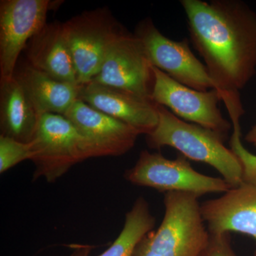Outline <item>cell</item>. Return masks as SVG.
I'll list each match as a JSON object with an SVG mask.
<instances>
[{
	"instance_id": "6da1fadb",
	"label": "cell",
	"mask_w": 256,
	"mask_h": 256,
	"mask_svg": "<svg viewBox=\"0 0 256 256\" xmlns=\"http://www.w3.org/2000/svg\"><path fill=\"white\" fill-rule=\"evenodd\" d=\"M194 46L206 64L214 89L240 127V90L256 73V13L239 0H181Z\"/></svg>"
},
{
	"instance_id": "7a4b0ae2",
	"label": "cell",
	"mask_w": 256,
	"mask_h": 256,
	"mask_svg": "<svg viewBox=\"0 0 256 256\" xmlns=\"http://www.w3.org/2000/svg\"><path fill=\"white\" fill-rule=\"evenodd\" d=\"M156 107L158 126L146 136L150 148L171 146L186 159L214 168L232 188L242 184V164L234 152L224 146L223 138L206 128L183 120L164 106Z\"/></svg>"
},
{
	"instance_id": "3957f363",
	"label": "cell",
	"mask_w": 256,
	"mask_h": 256,
	"mask_svg": "<svg viewBox=\"0 0 256 256\" xmlns=\"http://www.w3.org/2000/svg\"><path fill=\"white\" fill-rule=\"evenodd\" d=\"M200 196L188 192L164 194V214L137 248L136 256H202L210 234L201 214Z\"/></svg>"
},
{
	"instance_id": "277c9868",
	"label": "cell",
	"mask_w": 256,
	"mask_h": 256,
	"mask_svg": "<svg viewBox=\"0 0 256 256\" xmlns=\"http://www.w3.org/2000/svg\"><path fill=\"white\" fill-rule=\"evenodd\" d=\"M32 146L34 164L33 178L54 183L74 165L89 159L84 138L65 116H40Z\"/></svg>"
},
{
	"instance_id": "5b68a950",
	"label": "cell",
	"mask_w": 256,
	"mask_h": 256,
	"mask_svg": "<svg viewBox=\"0 0 256 256\" xmlns=\"http://www.w3.org/2000/svg\"><path fill=\"white\" fill-rule=\"evenodd\" d=\"M79 85L98 74L109 48L126 32L105 9L86 12L64 23Z\"/></svg>"
},
{
	"instance_id": "8992f818",
	"label": "cell",
	"mask_w": 256,
	"mask_h": 256,
	"mask_svg": "<svg viewBox=\"0 0 256 256\" xmlns=\"http://www.w3.org/2000/svg\"><path fill=\"white\" fill-rule=\"evenodd\" d=\"M124 178L132 184L164 194L188 192L200 197L206 194H224L232 188L223 178L196 171L182 154L176 159L170 160L160 153L146 150L140 154L136 164L126 171Z\"/></svg>"
},
{
	"instance_id": "52a82bcc",
	"label": "cell",
	"mask_w": 256,
	"mask_h": 256,
	"mask_svg": "<svg viewBox=\"0 0 256 256\" xmlns=\"http://www.w3.org/2000/svg\"><path fill=\"white\" fill-rule=\"evenodd\" d=\"M154 85L151 100L162 106L186 122L210 130L224 140L232 127L218 108L222 98L216 89L200 92L172 78L159 68L152 66Z\"/></svg>"
},
{
	"instance_id": "ba28073f",
	"label": "cell",
	"mask_w": 256,
	"mask_h": 256,
	"mask_svg": "<svg viewBox=\"0 0 256 256\" xmlns=\"http://www.w3.org/2000/svg\"><path fill=\"white\" fill-rule=\"evenodd\" d=\"M134 34L142 42L152 66L194 90L208 92L214 89L206 66L192 53L188 38L180 42L170 40L150 18L138 25Z\"/></svg>"
},
{
	"instance_id": "9c48e42d",
	"label": "cell",
	"mask_w": 256,
	"mask_h": 256,
	"mask_svg": "<svg viewBox=\"0 0 256 256\" xmlns=\"http://www.w3.org/2000/svg\"><path fill=\"white\" fill-rule=\"evenodd\" d=\"M55 4L48 0L0 2V80L14 77L20 54L44 28L47 13Z\"/></svg>"
},
{
	"instance_id": "30bf717a",
	"label": "cell",
	"mask_w": 256,
	"mask_h": 256,
	"mask_svg": "<svg viewBox=\"0 0 256 256\" xmlns=\"http://www.w3.org/2000/svg\"><path fill=\"white\" fill-rule=\"evenodd\" d=\"M90 82L151 100L154 74L140 40L124 32L110 47L98 74Z\"/></svg>"
},
{
	"instance_id": "8fae6325",
	"label": "cell",
	"mask_w": 256,
	"mask_h": 256,
	"mask_svg": "<svg viewBox=\"0 0 256 256\" xmlns=\"http://www.w3.org/2000/svg\"><path fill=\"white\" fill-rule=\"evenodd\" d=\"M75 126L89 158L118 156L134 148L140 133L78 99L64 114Z\"/></svg>"
},
{
	"instance_id": "7c38bea8",
	"label": "cell",
	"mask_w": 256,
	"mask_h": 256,
	"mask_svg": "<svg viewBox=\"0 0 256 256\" xmlns=\"http://www.w3.org/2000/svg\"><path fill=\"white\" fill-rule=\"evenodd\" d=\"M78 99L110 117L134 128L140 134H148L158 126L156 104L116 88L96 82L80 85Z\"/></svg>"
},
{
	"instance_id": "4fadbf2b",
	"label": "cell",
	"mask_w": 256,
	"mask_h": 256,
	"mask_svg": "<svg viewBox=\"0 0 256 256\" xmlns=\"http://www.w3.org/2000/svg\"><path fill=\"white\" fill-rule=\"evenodd\" d=\"M201 214L210 234H245L256 245V188L242 182L220 197L201 204ZM254 256H256V248Z\"/></svg>"
},
{
	"instance_id": "5bb4252c",
	"label": "cell",
	"mask_w": 256,
	"mask_h": 256,
	"mask_svg": "<svg viewBox=\"0 0 256 256\" xmlns=\"http://www.w3.org/2000/svg\"><path fill=\"white\" fill-rule=\"evenodd\" d=\"M25 50L26 62L34 68L60 82L79 85L64 23L46 24Z\"/></svg>"
},
{
	"instance_id": "9a60e30c",
	"label": "cell",
	"mask_w": 256,
	"mask_h": 256,
	"mask_svg": "<svg viewBox=\"0 0 256 256\" xmlns=\"http://www.w3.org/2000/svg\"><path fill=\"white\" fill-rule=\"evenodd\" d=\"M14 77L40 116H64L78 99L80 85L57 80L34 68L28 62L16 66Z\"/></svg>"
},
{
	"instance_id": "2e32d148",
	"label": "cell",
	"mask_w": 256,
	"mask_h": 256,
	"mask_svg": "<svg viewBox=\"0 0 256 256\" xmlns=\"http://www.w3.org/2000/svg\"><path fill=\"white\" fill-rule=\"evenodd\" d=\"M40 118V114L14 77L0 80V136L30 143Z\"/></svg>"
},
{
	"instance_id": "e0dca14e",
	"label": "cell",
	"mask_w": 256,
	"mask_h": 256,
	"mask_svg": "<svg viewBox=\"0 0 256 256\" xmlns=\"http://www.w3.org/2000/svg\"><path fill=\"white\" fill-rule=\"evenodd\" d=\"M149 204L139 196L127 212L124 228L118 238L106 252L98 256H134L138 246L156 226Z\"/></svg>"
},
{
	"instance_id": "ac0fdd59",
	"label": "cell",
	"mask_w": 256,
	"mask_h": 256,
	"mask_svg": "<svg viewBox=\"0 0 256 256\" xmlns=\"http://www.w3.org/2000/svg\"><path fill=\"white\" fill-rule=\"evenodd\" d=\"M33 156L30 143L15 140L12 138L0 136V173L20 164L24 160H31Z\"/></svg>"
},
{
	"instance_id": "d6986e66",
	"label": "cell",
	"mask_w": 256,
	"mask_h": 256,
	"mask_svg": "<svg viewBox=\"0 0 256 256\" xmlns=\"http://www.w3.org/2000/svg\"><path fill=\"white\" fill-rule=\"evenodd\" d=\"M230 149L238 158L242 166V182L256 188V156L248 150L242 140L240 127L233 128Z\"/></svg>"
},
{
	"instance_id": "ffe728a7",
	"label": "cell",
	"mask_w": 256,
	"mask_h": 256,
	"mask_svg": "<svg viewBox=\"0 0 256 256\" xmlns=\"http://www.w3.org/2000/svg\"><path fill=\"white\" fill-rule=\"evenodd\" d=\"M202 256H236L230 245V234H210L208 245Z\"/></svg>"
},
{
	"instance_id": "44dd1931",
	"label": "cell",
	"mask_w": 256,
	"mask_h": 256,
	"mask_svg": "<svg viewBox=\"0 0 256 256\" xmlns=\"http://www.w3.org/2000/svg\"><path fill=\"white\" fill-rule=\"evenodd\" d=\"M92 247L89 246H76L75 252L70 256H89Z\"/></svg>"
},
{
	"instance_id": "7402d4cb",
	"label": "cell",
	"mask_w": 256,
	"mask_h": 256,
	"mask_svg": "<svg viewBox=\"0 0 256 256\" xmlns=\"http://www.w3.org/2000/svg\"><path fill=\"white\" fill-rule=\"evenodd\" d=\"M244 139L246 142L256 148V124L252 126V129L247 132Z\"/></svg>"
}]
</instances>
